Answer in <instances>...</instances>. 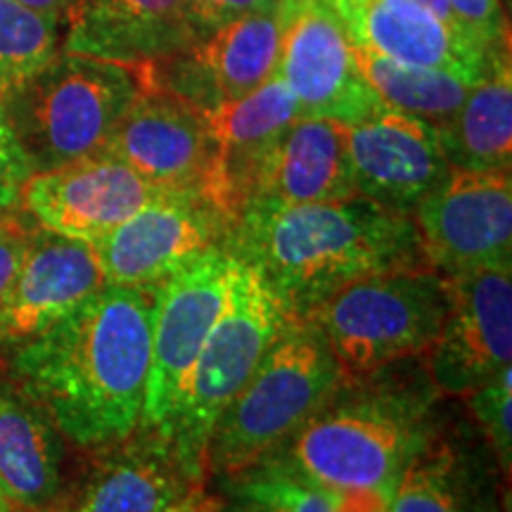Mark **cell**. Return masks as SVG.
<instances>
[{"label":"cell","mask_w":512,"mask_h":512,"mask_svg":"<svg viewBox=\"0 0 512 512\" xmlns=\"http://www.w3.org/2000/svg\"><path fill=\"white\" fill-rule=\"evenodd\" d=\"M159 285H110L12 349V380L64 439L100 451L131 437L145 408Z\"/></svg>","instance_id":"1"},{"label":"cell","mask_w":512,"mask_h":512,"mask_svg":"<svg viewBox=\"0 0 512 512\" xmlns=\"http://www.w3.org/2000/svg\"><path fill=\"white\" fill-rule=\"evenodd\" d=\"M226 247L259 271L292 320H306L332 294L399 268L430 266L413 216L361 195L294 207H249Z\"/></svg>","instance_id":"2"},{"label":"cell","mask_w":512,"mask_h":512,"mask_svg":"<svg viewBox=\"0 0 512 512\" xmlns=\"http://www.w3.org/2000/svg\"><path fill=\"white\" fill-rule=\"evenodd\" d=\"M432 382L406 384L384 368L347 377L271 458L335 498L342 512H384L430 425Z\"/></svg>","instance_id":"3"},{"label":"cell","mask_w":512,"mask_h":512,"mask_svg":"<svg viewBox=\"0 0 512 512\" xmlns=\"http://www.w3.org/2000/svg\"><path fill=\"white\" fill-rule=\"evenodd\" d=\"M344 380L323 335L306 320H292L216 422L209 472L226 479L275 456Z\"/></svg>","instance_id":"4"},{"label":"cell","mask_w":512,"mask_h":512,"mask_svg":"<svg viewBox=\"0 0 512 512\" xmlns=\"http://www.w3.org/2000/svg\"><path fill=\"white\" fill-rule=\"evenodd\" d=\"M138 88V67L60 50L0 105L38 174L105 150Z\"/></svg>","instance_id":"5"},{"label":"cell","mask_w":512,"mask_h":512,"mask_svg":"<svg viewBox=\"0 0 512 512\" xmlns=\"http://www.w3.org/2000/svg\"><path fill=\"white\" fill-rule=\"evenodd\" d=\"M451 306L448 278L432 266L368 275L332 294L306 318L347 377L425 356Z\"/></svg>","instance_id":"6"},{"label":"cell","mask_w":512,"mask_h":512,"mask_svg":"<svg viewBox=\"0 0 512 512\" xmlns=\"http://www.w3.org/2000/svg\"><path fill=\"white\" fill-rule=\"evenodd\" d=\"M290 323V313L259 271L240 261L226 306L204 339L174 420L162 434L192 472L209 475L207 451L216 422Z\"/></svg>","instance_id":"7"},{"label":"cell","mask_w":512,"mask_h":512,"mask_svg":"<svg viewBox=\"0 0 512 512\" xmlns=\"http://www.w3.org/2000/svg\"><path fill=\"white\" fill-rule=\"evenodd\" d=\"M240 259L226 242L204 249L162 280L152 318V356L140 427L164 434L204 339L226 306Z\"/></svg>","instance_id":"8"},{"label":"cell","mask_w":512,"mask_h":512,"mask_svg":"<svg viewBox=\"0 0 512 512\" xmlns=\"http://www.w3.org/2000/svg\"><path fill=\"white\" fill-rule=\"evenodd\" d=\"M413 223L425 261L446 278L512 266V169H451Z\"/></svg>","instance_id":"9"},{"label":"cell","mask_w":512,"mask_h":512,"mask_svg":"<svg viewBox=\"0 0 512 512\" xmlns=\"http://www.w3.org/2000/svg\"><path fill=\"white\" fill-rule=\"evenodd\" d=\"M278 76L302 117L358 124L387 110L358 69L354 46L325 0H278Z\"/></svg>","instance_id":"10"},{"label":"cell","mask_w":512,"mask_h":512,"mask_svg":"<svg viewBox=\"0 0 512 512\" xmlns=\"http://www.w3.org/2000/svg\"><path fill=\"white\" fill-rule=\"evenodd\" d=\"M140 88L102 152L121 159L147 183L169 192L204 195L216 164L209 114L162 83L140 64Z\"/></svg>","instance_id":"11"},{"label":"cell","mask_w":512,"mask_h":512,"mask_svg":"<svg viewBox=\"0 0 512 512\" xmlns=\"http://www.w3.org/2000/svg\"><path fill=\"white\" fill-rule=\"evenodd\" d=\"M451 306L432 349L427 375L446 396H467L510 368L512 266L448 278Z\"/></svg>","instance_id":"12"},{"label":"cell","mask_w":512,"mask_h":512,"mask_svg":"<svg viewBox=\"0 0 512 512\" xmlns=\"http://www.w3.org/2000/svg\"><path fill=\"white\" fill-rule=\"evenodd\" d=\"M91 472L64 512H214L207 477L192 472L169 439L138 427L119 444L100 448Z\"/></svg>","instance_id":"13"},{"label":"cell","mask_w":512,"mask_h":512,"mask_svg":"<svg viewBox=\"0 0 512 512\" xmlns=\"http://www.w3.org/2000/svg\"><path fill=\"white\" fill-rule=\"evenodd\" d=\"M166 192L147 183L121 159L98 152L38 171L24 185L19 207L38 228L93 247Z\"/></svg>","instance_id":"14"},{"label":"cell","mask_w":512,"mask_h":512,"mask_svg":"<svg viewBox=\"0 0 512 512\" xmlns=\"http://www.w3.org/2000/svg\"><path fill=\"white\" fill-rule=\"evenodd\" d=\"M228 233V216L204 195L166 192L95 242L93 252L110 285H159Z\"/></svg>","instance_id":"15"},{"label":"cell","mask_w":512,"mask_h":512,"mask_svg":"<svg viewBox=\"0 0 512 512\" xmlns=\"http://www.w3.org/2000/svg\"><path fill=\"white\" fill-rule=\"evenodd\" d=\"M280 12L238 17L192 46L164 60L143 64L152 81L162 83L204 112L240 100L278 74Z\"/></svg>","instance_id":"16"},{"label":"cell","mask_w":512,"mask_h":512,"mask_svg":"<svg viewBox=\"0 0 512 512\" xmlns=\"http://www.w3.org/2000/svg\"><path fill=\"white\" fill-rule=\"evenodd\" d=\"M344 136L356 195L396 214L413 216L451 171L437 126L392 107L344 126Z\"/></svg>","instance_id":"17"},{"label":"cell","mask_w":512,"mask_h":512,"mask_svg":"<svg viewBox=\"0 0 512 512\" xmlns=\"http://www.w3.org/2000/svg\"><path fill=\"white\" fill-rule=\"evenodd\" d=\"M358 50L403 64L446 69L470 81L489 72L505 46L489 50L418 0H325Z\"/></svg>","instance_id":"18"},{"label":"cell","mask_w":512,"mask_h":512,"mask_svg":"<svg viewBox=\"0 0 512 512\" xmlns=\"http://www.w3.org/2000/svg\"><path fill=\"white\" fill-rule=\"evenodd\" d=\"M107 285L93 247L34 226L27 254L0 306V349L41 335Z\"/></svg>","instance_id":"19"},{"label":"cell","mask_w":512,"mask_h":512,"mask_svg":"<svg viewBox=\"0 0 512 512\" xmlns=\"http://www.w3.org/2000/svg\"><path fill=\"white\" fill-rule=\"evenodd\" d=\"M197 41L188 0H72L62 19L64 53L140 67Z\"/></svg>","instance_id":"20"},{"label":"cell","mask_w":512,"mask_h":512,"mask_svg":"<svg viewBox=\"0 0 512 512\" xmlns=\"http://www.w3.org/2000/svg\"><path fill=\"white\" fill-rule=\"evenodd\" d=\"M351 195H356V188L344 126L330 119L299 117L259 164L242 211L332 202Z\"/></svg>","instance_id":"21"},{"label":"cell","mask_w":512,"mask_h":512,"mask_svg":"<svg viewBox=\"0 0 512 512\" xmlns=\"http://www.w3.org/2000/svg\"><path fill=\"white\" fill-rule=\"evenodd\" d=\"M299 117L297 100L278 74L245 98L209 112L216 138L209 200L228 216L230 226L245 207L259 164Z\"/></svg>","instance_id":"22"},{"label":"cell","mask_w":512,"mask_h":512,"mask_svg":"<svg viewBox=\"0 0 512 512\" xmlns=\"http://www.w3.org/2000/svg\"><path fill=\"white\" fill-rule=\"evenodd\" d=\"M64 434L15 380L0 382V484L27 512L53 508L62 489Z\"/></svg>","instance_id":"23"},{"label":"cell","mask_w":512,"mask_h":512,"mask_svg":"<svg viewBox=\"0 0 512 512\" xmlns=\"http://www.w3.org/2000/svg\"><path fill=\"white\" fill-rule=\"evenodd\" d=\"M384 512H498V505L477 453L432 427Z\"/></svg>","instance_id":"24"},{"label":"cell","mask_w":512,"mask_h":512,"mask_svg":"<svg viewBox=\"0 0 512 512\" xmlns=\"http://www.w3.org/2000/svg\"><path fill=\"white\" fill-rule=\"evenodd\" d=\"M437 133L451 169H512L510 46L472 83L463 105Z\"/></svg>","instance_id":"25"},{"label":"cell","mask_w":512,"mask_h":512,"mask_svg":"<svg viewBox=\"0 0 512 512\" xmlns=\"http://www.w3.org/2000/svg\"><path fill=\"white\" fill-rule=\"evenodd\" d=\"M354 55L358 69L384 105L437 128L456 114L472 83H477L446 69L403 64L368 50L354 48Z\"/></svg>","instance_id":"26"},{"label":"cell","mask_w":512,"mask_h":512,"mask_svg":"<svg viewBox=\"0 0 512 512\" xmlns=\"http://www.w3.org/2000/svg\"><path fill=\"white\" fill-rule=\"evenodd\" d=\"M62 50V27L19 0H0V100Z\"/></svg>","instance_id":"27"},{"label":"cell","mask_w":512,"mask_h":512,"mask_svg":"<svg viewBox=\"0 0 512 512\" xmlns=\"http://www.w3.org/2000/svg\"><path fill=\"white\" fill-rule=\"evenodd\" d=\"M226 482L238 512H342L335 498L278 458L226 477Z\"/></svg>","instance_id":"28"},{"label":"cell","mask_w":512,"mask_h":512,"mask_svg":"<svg viewBox=\"0 0 512 512\" xmlns=\"http://www.w3.org/2000/svg\"><path fill=\"white\" fill-rule=\"evenodd\" d=\"M467 406L475 422L482 430L489 451L494 453L498 465L510 475L512 465V377L510 368L501 370V373L477 387L475 392L467 394Z\"/></svg>","instance_id":"29"},{"label":"cell","mask_w":512,"mask_h":512,"mask_svg":"<svg viewBox=\"0 0 512 512\" xmlns=\"http://www.w3.org/2000/svg\"><path fill=\"white\" fill-rule=\"evenodd\" d=\"M446 5L456 27L484 48L496 50L510 43V27L501 0H446Z\"/></svg>","instance_id":"30"},{"label":"cell","mask_w":512,"mask_h":512,"mask_svg":"<svg viewBox=\"0 0 512 512\" xmlns=\"http://www.w3.org/2000/svg\"><path fill=\"white\" fill-rule=\"evenodd\" d=\"M31 176H34L31 162L24 155L10 121L5 117L3 105H0V214L19 209L24 185Z\"/></svg>","instance_id":"31"},{"label":"cell","mask_w":512,"mask_h":512,"mask_svg":"<svg viewBox=\"0 0 512 512\" xmlns=\"http://www.w3.org/2000/svg\"><path fill=\"white\" fill-rule=\"evenodd\" d=\"M278 5V0H188L192 27L197 38L207 36L233 19L264 12Z\"/></svg>","instance_id":"32"},{"label":"cell","mask_w":512,"mask_h":512,"mask_svg":"<svg viewBox=\"0 0 512 512\" xmlns=\"http://www.w3.org/2000/svg\"><path fill=\"white\" fill-rule=\"evenodd\" d=\"M31 233H34V228L15 219L12 211L0 214V306H3L12 283H15V275L22 266L24 254H27Z\"/></svg>","instance_id":"33"},{"label":"cell","mask_w":512,"mask_h":512,"mask_svg":"<svg viewBox=\"0 0 512 512\" xmlns=\"http://www.w3.org/2000/svg\"><path fill=\"white\" fill-rule=\"evenodd\" d=\"M19 3L27 5V8H31V10L41 12V15L55 19V22L62 27V19H64V15H67L72 0H19Z\"/></svg>","instance_id":"34"},{"label":"cell","mask_w":512,"mask_h":512,"mask_svg":"<svg viewBox=\"0 0 512 512\" xmlns=\"http://www.w3.org/2000/svg\"><path fill=\"white\" fill-rule=\"evenodd\" d=\"M0 512H27L24 508H19L15 501H12L8 491L3 489V484H0Z\"/></svg>","instance_id":"35"},{"label":"cell","mask_w":512,"mask_h":512,"mask_svg":"<svg viewBox=\"0 0 512 512\" xmlns=\"http://www.w3.org/2000/svg\"><path fill=\"white\" fill-rule=\"evenodd\" d=\"M38 512H64L62 508H57V505H53V508H46V510H38Z\"/></svg>","instance_id":"36"},{"label":"cell","mask_w":512,"mask_h":512,"mask_svg":"<svg viewBox=\"0 0 512 512\" xmlns=\"http://www.w3.org/2000/svg\"><path fill=\"white\" fill-rule=\"evenodd\" d=\"M214 512H238V510H233V508H230V510H223V508H219V510H214Z\"/></svg>","instance_id":"37"}]
</instances>
